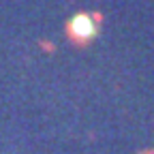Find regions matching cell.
<instances>
[{
    "label": "cell",
    "instance_id": "cell-1",
    "mask_svg": "<svg viewBox=\"0 0 154 154\" xmlns=\"http://www.w3.org/2000/svg\"><path fill=\"white\" fill-rule=\"evenodd\" d=\"M73 32L75 34H79V36H88L92 34V22L88 17H77L75 22H73Z\"/></svg>",
    "mask_w": 154,
    "mask_h": 154
}]
</instances>
